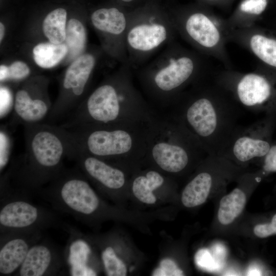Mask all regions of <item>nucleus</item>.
I'll return each mask as SVG.
<instances>
[{"label": "nucleus", "mask_w": 276, "mask_h": 276, "mask_svg": "<svg viewBox=\"0 0 276 276\" xmlns=\"http://www.w3.org/2000/svg\"><path fill=\"white\" fill-rule=\"evenodd\" d=\"M5 34V27L2 22L0 23V41L1 42L3 39Z\"/></svg>", "instance_id": "2f4dec72"}, {"label": "nucleus", "mask_w": 276, "mask_h": 276, "mask_svg": "<svg viewBox=\"0 0 276 276\" xmlns=\"http://www.w3.org/2000/svg\"><path fill=\"white\" fill-rule=\"evenodd\" d=\"M245 193L236 188L220 200L218 218L220 223L227 225L231 223L242 212L246 204Z\"/></svg>", "instance_id": "f3484780"}, {"label": "nucleus", "mask_w": 276, "mask_h": 276, "mask_svg": "<svg viewBox=\"0 0 276 276\" xmlns=\"http://www.w3.org/2000/svg\"><path fill=\"white\" fill-rule=\"evenodd\" d=\"M12 139L4 127H1L0 130V170L1 172L8 164L11 155Z\"/></svg>", "instance_id": "5701e85b"}, {"label": "nucleus", "mask_w": 276, "mask_h": 276, "mask_svg": "<svg viewBox=\"0 0 276 276\" xmlns=\"http://www.w3.org/2000/svg\"><path fill=\"white\" fill-rule=\"evenodd\" d=\"M208 59L209 57L175 40L148 63L144 71L151 77L157 90L170 93L181 89L190 83L196 82L213 72Z\"/></svg>", "instance_id": "20e7f679"}, {"label": "nucleus", "mask_w": 276, "mask_h": 276, "mask_svg": "<svg viewBox=\"0 0 276 276\" xmlns=\"http://www.w3.org/2000/svg\"><path fill=\"white\" fill-rule=\"evenodd\" d=\"M254 232L260 238H265L276 234V214L273 216L270 223L256 225Z\"/></svg>", "instance_id": "bb28decb"}, {"label": "nucleus", "mask_w": 276, "mask_h": 276, "mask_svg": "<svg viewBox=\"0 0 276 276\" xmlns=\"http://www.w3.org/2000/svg\"><path fill=\"white\" fill-rule=\"evenodd\" d=\"M25 152L21 163L9 171L21 191L36 190L64 169L70 145L68 130L61 125L39 123L24 125Z\"/></svg>", "instance_id": "f03ea898"}, {"label": "nucleus", "mask_w": 276, "mask_h": 276, "mask_svg": "<svg viewBox=\"0 0 276 276\" xmlns=\"http://www.w3.org/2000/svg\"><path fill=\"white\" fill-rule=\"evenodd\" d=\"M171 15L144 11L129 14L126 36L128 60L131 67L144 64L158 51L175 41Z\"/></svg>", "instance_id": "39448f33"}, {"label": "nucleus", "mask_w": 276, "mask_h": 276, "mask_svg": "<svg viewBox=\"0 0 276 276\" xmlns=\"http://www.w3.org/2000/svg\"><path fill=\"white\" fill-rule=\"evenodd\" d=\"M67 51L64 43H39L33 49L34 59L38 66L45 68H51L66 56Z\"/></svg>", "instance_id": "a211bd4d"}, {"label": "nucleus", "mask_w": 276, "mask_h": 276, "mask_svg": "<svg viewBox=\"0 0 276 276\" xmlns=\"http://www.w3.org/2000/svg\"><path fill=\"white\" fill-rule=\"evenodd\" d=\"M212 175L208 172L197 175L185 187L181 196L183 204L193 208L203 203L206 200L212 187Z\"/></svg>", "instance_id": "dca6fc26"}, {"label": "nucleus", "mask_w": 276, "mask_h": 276, "mask_svg": "<svg viewBox=\"0 0 276 276\" xmlns=\"http://www.w3.org/2000/svg\"><path fill=\"white\" fill-rule=\"evenodd\" d=\"M263 168L267 172H276V144L271 145L269 151L264 156Z\"/></svg>", "instance_id": "c85d7f7f"}, {"label": "nucleus", "mask_w": 276, "mask_h": 276, "mask_svg": "<svg viewBox=\"0 0 276 276\" xmlns=\"http://www.w3.org/2000/svg\"><path fill=\"white\" fill-rule=\"evenodd\" d=\"M120 1L125 3H129L134 2L135 0H120Z\"/></svg>", "instance_id": "473e14b6"}, {"label": "nucleus", "mask_w": 276, "mask_h": 276, "mask_svg": "<svg viewBox=\"0 0 276 276\" xmlns=\"http://www.w3.org/2000/svg\"><path fill=\"white\" fill-rule=\"evenodd\" d=\"M62 264L60 255L47 242L35 243L30 248L18 275L43 276L55 275Z\"/></svg>", "instance_id": "f8f14e48"}, {"label": "nucleus", "mask_w": 276, "mask_h": 276, "mask_svg": "<svg viewBox=\"0 0 276 276\" xmlns=\"http://www.w3.org/2000/svg\"><path fill=\"white\" fill-rule=\"evenodd\" d=\"M8 76V66L1 65L0 66V80L1 81L7 80Z\"/></svg>", "instance_id": "7c9ffc66"}, {"label": "nucleus", "mask_w": 276, "mask_h": 276, "mask_svg": "<svg viewBox=\"0 0 276 276\" xmlns=\"http://www.w3.org/2000/svg\"><path fill=\"white\" fill-rule=\"evenodd\" d=\"M1 118L4 117L10 110L13 109L14 98L10 90L4 86H1Z\"/></svg>", "instance_id": "a878e982"}, {"label": "nucleus", "mask_w": 276, "mask_h": 276, "mask_svg": "<svg viewBox=\"0 0 276 276\" xmlns=\"http://www.w3.org/2000/svg\"><path fill=\"white\" fill-rule=\"evenodd\" d=\"M64 43L67 47L68 59L79 57L84 51L86 42V33L83 24L78 20L72 18L68 21L66 29Z\"/></svg>", "instance_id": "412c9836"}, {"label": "nucleus", "mask_w": 276, "mask_h": 276, "mask_svg": "<svg viewBox=\"0 0 276 276\" xmlns=\"http://www.w3.org/2000/svg\"><path fill=\"white\" fill-rule=\"evenodd\" d=\"M229 42L245 49L266 65L276 68V38L267 35L256 25L229 29Z\"/></svg>", "instance_id": "9d476101"}, {"label": "nucleus", "mask_w": 276, "mask_h": 276, "mask_svg": "<svg viewBox=\"0 0 276 276\" xmlns=\"http://www.w3.org/2000/svg\"><path fill=\"white\" fill-rule=\"evenodd\" d=\"M102 259L107 275L125 276L126 275V265L117 256L112 247L108 246L103 250Z\"/></svg>", "instance_id": "4be33fe9"}, {"label": "nucleus", "mask_w": 276, "mask_h": 276, "mask_svg": "<svg viewBox=\"0 0 276 276\" xmlns=\"http://www.w3.org/2000/svg\"><path fill=\"white\" fill-rule=\"evenodd\" d=\"M66 11L63 8H57L50 12L42 23V30L50 42L63 43L66 37Z\"/></svg>", "instance_id": "6ab92c4d"}, {"label": "nucleus", "mask_w": 276, "mask_h": 276, "mask_svg": "<svg viewBox=\"0 0 276 276\" xmlns=\"http://www.w3.org/2000/svg\"><path fill=\"white\" fill-rule=\"evenodd\" d=\"M214 71L197 82L186 112L190 127L210 155H221L239 126L240 106L214 78Z\"/></svg>", "instance_id": "f257e3e1"}, {"label": "nucleus", "mask_w": 276, "mask_h": 276, "mask_svg": "<svg viewBox=\"0 0 276 276\" xmlns=\"http://www.w3.org/2000/svg\"><path fill=\"white\" fill-rule=\"evenodd\" d=\"M30 73V68L25 62L19 61H15L8 66L7 80H22L27 77Z\"/></svg>", "instance_id": "393cba45"}, {"label": "nucleus", "mask_w": 276, "mask_h": 276, "mask_svg": "<svg viewBox=\"0 0 276 276\" xmlns=\"http://www.w3.org/2000/svg\"><path fill=\"white\" fill-rule=\"evenodd\" d=\"M170 15L177 35L193 49L232 68L226 48L230 29L225 18L206 7L181 9Z\"/></svg>", "instance_id": "7ed1b4c3"}, {"label": "nucleus", "mask_w": 276, "mask_h": 276, "mask_svg": "<svg viewBox=\"0 0 276 276\" xmlns=\"http://www.w3.org/2000/svg\"><path fill=\"white\" fill-rule=\"evenodd\" d=\"M55 216L27 199L6 198L0 209L1 236L40 232L54 225Z\"/></svg>", "instance_id": "0eeeda50"}, {"label": "nucleus", "mask_w": 276, "mask_h": 276, "mask_svg": "<svg viewBox=\"0 0 276 276\" xmlns=\"http://www.w3.org/2000/svg\"><path fill=\"white\" fill-rule=\"evenodd\" d=\"M214 78L239 106L251 111L266 106L275 95L271 79L259 70L241 72L224 67L215 71Z\"/></svg>", "instance_id": "423d86ee"}, {"label": "nucleus", "mask_w": 276, "mask_h": 276, "mask_svg": "<svg viewBox=\"0 0 276 276\" xmlns=\"http://www.w3.org/2000/svg\"><path fill=\"white\" fill-rule=\"evenodd\" d=\"M206 5L224 6L233 0H201Z\"/></svg>", "instance_id": "c756f323"}, {"label": "nucleus", "mask_w": 276, "mask_h": 276, "mask_svg": "<svg viewBox=\"0 0 276 276\" xmlns=\"http://www.w3.org/2000/svg\"><path fill=\"white\" fill-rule=\"evenodd\" d=\"M52 105L43 96L31 94L27 88L18 89L14 97L13 122L24 126L42 123L47 119Z\"/></svg>", "instance_id": "ddd939ff"}, {"label": "nucleus", "mask_w": 276, "mask_h": 276, "mask_svg": "<svg viewBox=\"0 0 276 276\" xmlns=\"http://www.w3.org/2000/svg\"><path fill=\"white\" fill-rule=\"evenodd\" d=\"M264 126L262 122L245 127L239 126L220 156H231L241 163L264 157L271 144L265 135Z\"/></svg>", "instance_id": "6e6552de"}, {"label": "nucleus", "mask_w": 276, "mask_h": 276, "mask_svg": "<svg viewBox=\"0 0 276 276\" xmlns=\"http://www.w3.org/2000/svg\"><path fill=\"white\" fill-rule=\"evenodd\" d=\"M152 275L182 276L184 275V273L173 261L165 259L161 261L159 267L154 270Z\"/></svg>", "instance_id": "b1692460"}, {"label": "nucleus", "mask_w": 276, "mask_h": 276, "mask_svg": "<svg viewBox=\"0 0 276 276\" xmlns=\"http://www.w3.org/2000/svg\"><path fill=\"white\" fill-rule=\"evenodd\" d=\"M164 178L158 173L150 171L146 177L140 176L135 179L132 185L133 193L141 202L153 204L156 199L153 191L162 186Z\"/></svg>", "instance_id": "aec40b11"}, {"label": "nucleus", "mask_w": 276, "mask_h": 276, "mask_svg": "<svg viewBox=\"0 0 276 276\" xmlns=\"http://www.w3.org/2000/svg\"><path fill=\"white\" fill-rule=\"evenodd\" d=\"M40 232L1 236L0 274L11 275L18 271Z\"/></svg>", "instance_id": "9b49d317"}, {"label": "nucleus", "mask_w": 276, "mask_h": 276, "mask_svg": "<svg viewBox=\"0 0 276 276\" xmlns=\"http://www.w3.org/2000/svg\"><path fill=\"white\" fill-rule=\"evenodd\" d=\"M267 4L268 0H241L233 13L225 18L228 27L236 29L255 25Z\"/></svg>", "instance_id": "2eb2a0df"}, {"label": "nucleus", "mask_w": 276, "mask_h": 276, "mask_svg": "<svg viewBox=\"0 0 276 276\" xmlns=\"http://www.w3.org/2000/svg\"><path fill=\"white\" fill-rule=\"evenodd\" d=\"M129 14L116 8H102L93 12V26L111 38L110 52L121 64H129L126 47V36Z\"/></svg>", "instance_id": "1a4fd4ad"}, {"label": "nucleus", "mask_w": 276, "mask_h": 276, "mask_svg": "<svg viewBox=\"0 0 276 276\" xmlns=\"http://www.w3.org/2000/svg\"><path fill=\"white\" fill-rule=\"evenodd\" d=\"M152 156L157 164L163 170L176 173L183 170L189 162L187 150L183 147L166 143L154 146Z\"/></svg>", "instance_id": "4468645a"}, {"label": "nucleus", "mask_w": 276, "mask_h": 276, "mask_svg": "<svg viewBox=\"0 0 276 276\" xmlns=\"http://www.w3.org/2000/svg\"><path fill=\"white\" fill-rule=\"evenodd\" d=\"M195 259L197 263L200 267L208 269H212L215 267V261L207 250L202 249L198 251Z\"/></svg>", "instance_id": "cd10ccee"}]
</instances>
